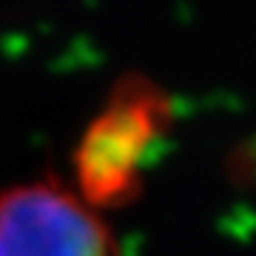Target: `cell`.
Returning a JSON list of instances; mask_svg holds the SVG:
<instances>
[{"mask_svg":"<svg viewBox=\"0 0 256 256\" xmlns=\"http://www.w3.org/2000/svg\"><path fill=\"white\" fill-rule=\"evenodd\" d=\"M171 102L148 77H122L74 151L77 194L92 208H122L142 194V176L162 151Z\"/></svg>","mask_w":256,"mask_h":256,"instance_id":"cell-1","label":"cell"},{"mask_svg":"<svg viewBox=\"0 0 256 256\" xmlns=\"http://www.w3.org/2000/svg\"><path fill=\"white\" fill-rule=\"evenodd\" d=\"M0 256H117V248L77 191L34 180L0 191Z\"/></svg>","mask_w":256,"mask_h":256,"instance_id":"cell-2","label":"cell"}]
</instances>
